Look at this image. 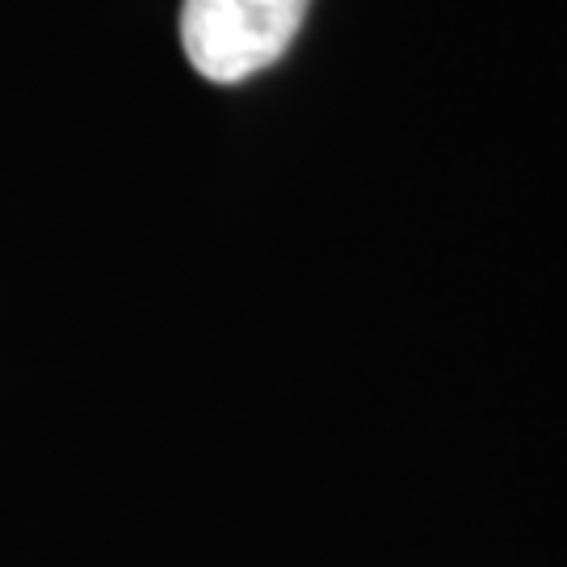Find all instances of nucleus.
<instances>
[{"instance_id":"obj_1","label":"nucleus","mask_w":567,"mask_h":567,"mask_svg":"<svg viewBox=\"0 0 567 567\" xmlns=\"http://www.w3.org/2000/svg\"><path fill=\"white\" fill-rule=\"evenodd\" d=\"M311 0H182V47L210 84H240L290 51Z\"/></svg>"}]
</instances>
